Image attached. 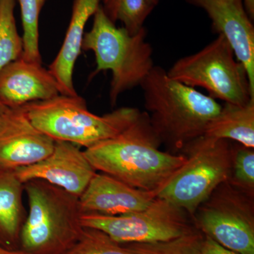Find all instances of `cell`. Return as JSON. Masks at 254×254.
Wrapping results in <instances>:
<instances>
[{"label": "cell", "instance_id": "6da1fadb", "mask_svg": "<svg viewBox=\"0 0 254 254\" xmlns=\"http://www.w3.org/2000/svg\"><path fill=\"white\" fill-rule=\"evenodd\" d=\"M146 112L125 131L84 150L96 171L134 188L158 191L186 160L183 153L162 151Z\"/></svg>", "mask_w": 254, "mask_h": 254}, {"label": "cell", "instance_id": "7a4b0ae2", "mask_svg": "<svg viewBox=\"0 0 254 254\" xmlns=\"http://www.w3.org/2000/svg\"><path fill=\"white\" fill-rule=\"evenodd\" d=\"M140 86L151 126L174 154L203 136L221 109L216 100L170 78L161 66H154Z\"/></svg>", "mask_w": 254, "mask_h": 254}, {"label": "cell", "instance_id": "3957f363", "mask_svg": "<svg viewBox=\"0 0 254 254\" xmlns=\"http://www.w3.org/2000/svg\"><path fill=\"white\" fill-rule=\"evenodd\" d=\"M93 16L91 29L83 36L81 50L95 54L96 68L90 79L100 71H111L110 101L115 106L122 93L141 86L154 67L153 48L146 41L145 27L130 34L125 28L117 27L101 6Z\"/></svg>", "mask_w": 254, "mask_h": 254}, {"label": "cell", "instance_id": "277c9868", "mask_svg": "<svg viewBox=\"0 0 254 254\" xmlns=\"http://www.w3.org/2000/svg\"><path fill=\"white\" fill-rule=\"evenodd\" d=\"M21 108L36 128L55 141L69 142L86 149L125 131L141 113L124 107L98 116L88 110L79 95H59Z\"/></svg>", "mask_w": 254, "mask_h": 254}, {"label": "cell", "instance_id": "5b68a950", "mask_svg": "<svg viewBox=\"0 0 254 254\" xmlns=\"http://www.w3.org/2000/svg\"><path fill=\"white\" fill-rule=\"evenodd\" d=\"M28 212L21 230L22 250L31 254H62L81 235L79 197L41 180L24 183Z\"/></svg>", "mask_w": 254, "mask_h": 254}, {"label": "cell", "instance_id": "8992f818", "mask_svg": "<svg viewBox=\"0 0 254 254\" xmlns=\"http://www.w3.org/2000/svg\"><path fill=\"white\" fill-rule=\"evenodd\" d=\"M233 147L230 141L206 136L190 142L181 153L186 160L157 191L193 218L197 208L231 173Z\"/></svg>", "mask_w": 254, "mask_h": 254}, {"label": "cell", "instance_id": "52a82bcc", "mask_svg": "<svg viewBox=\"0 0 254 254\" xmlns=\"http://www.w3.org/2000/svg\"><path fill=\"white\" fill-rule=\"evenodd\" d=\"M167 73L187 86L204 88L215 100L235 105L254 100L247 70L221 35L200 51L177 60Z\"/></svg>", "mask_w": 254, "mask_h": 254}, {"label": "cell", "instance_id": "ba28073f", "mask_svg": "<svg viewBox=\"0 0 254 254\" xmlns=\"http://www.w3.org/2000/svg\"><path fill=\"white\" fill-rule=\"evenodd\" d=\"M192 220L205 236L222 247L241 254H254V196L228 180L198 206Z\"/></svg>", "mask_w": 254, "mask_h": 254}, {"label": "cell", "instance_id": "9c48e42d", "mask_svg": "<svg viewBox=\"0 0 254 254\" xmlns=\"http://www.w3.org/2000/svg\"><path fill=\"white\" fill-rule=\"evenodd\" d=\"M183 209L156 197L148 207L120 215L82 214V227L98 229L122 245L173 240L195 228Z\"/></svg>", "mask_w": 254, "mask_h": 254}, {"label": "cell", "instance_id": "30bf717a", "mask_svg": "<svg viewBox=\"0 0 254 254\" xmlns=\"http://www.w3.org/2000/svg\"><path fill=\"white\" fill-rule=\"evenodd\" d=\"M55 145L21 108H8L0 117V168L15 170L34 165L49 156Z\"/></svg>", "mask_w": 254, "mask_h": 254}, {"label": "cell", "instance_id": "8fae6325", "mask_svg": "<svg viewBox=\"0 0 254 254\" xmlns=\"http://www.w3.org/2000/svg\"><path fill=\"white\" fill-rule=\"evenodd\" d=\"M15 173L23 184L43 180L80 197L97 171L78 145L56 141L49 156L34 165L16 169Z\"/></svg>", "mask_w": 254, "mask_h": 254}, {"label": "cell", "instance_id": "7c38bea8", "mask_svg": "<svg viewBox=\"0 0 254 254\" xmlns=\"http://www.w3.org/2000/svg\"><path fill=\"white\" fill-rule=\"evenodd\" d=\"M204 10L213 33L225 37L248 73L254 91V27L244 0H184Z\"/></svg>", "mask_w": 254, "mask_h": 254}, {"label": "cell", "instance_id": "4fadbf2b", "mask_svg": "<svg viewBox=\"0 0 254 254\" xmlns=\"http://www.w3.org/2000/svg\"><path fill=\"white\" fill-rule=\"evenodd\" d=\"M156 198V192L134 188L104 173H97L79 197L82 214L120 215L138 211Z\"/></svg>", "mask_w": 254, "mask_h": 254}, {"label": "cell", "instance_id": "5bb4252c", "mask_svg": "<svg viewBox=\"0 0 254 254\" xmlns=\"http://www.w3.org/2000/svg\"><path fill=\"white\" fill-rule=\"evenodd\" d=\"M59 95L56 80L42 64L21 58L0 71V102L8 108H21Z\"/></svg>", "mask_w": 254, "mask_h": 254}, {"label": "cell", "instance_id": "9a60e30c", "mask_svg": "<svg viewBox=\"0 0 254 254\" xmlns=\"http://www.w3.org/2000/svg\"><path fill=\"white\" fill-rule=\"evenodd\" d=\"M100 2L101 0H73L71 19L63 46L48 69L58 83L60 95H78L73 86V68L81 52L86 23L96 12Z\"/></svg>", "mask_w": 254, "mask_h": 254}, {"label": "cell", "instance_id": "2e32d148", "mask_svg": "<svg viewBox=\"0 0 254 254\" xmlns=\"http://www.w3.org/2000/svg\"><path fill=\"white\" fill-rule=\"evenodd\" d=\"M23 192L24 184L15 170L0 168V240L8 244L20 239L27 216Z\"/></svg>", "mask_w": 254, "mask_h": 254}, {"label": "cell", "instance_id": "e0dca14e", "mask_svg": "<svg viewBox=\"0 0 254 254\" xmlns=\"http://www.w3.org/2000/svg\"><path fill=\"white\" fill-rule=\"evenodd\" d=\"M204 136L254 148V100L245 105L224 103L209 123Z\"/></svg>", "mask_w": 254, "mask_h": 254}, {"label": "cell", "instance_id": "ac0fdd59", "mask_svg": "<svg viewBox=\"0 0 254 254\" xmlns=\"http://www.w3.org/2000/svg\"><path fill=\"white\" fill-rule=\"evenodd\" d=\"M102 9L107 17L116 24L120 21L130 34L144 27L146 18L154 8L146 0H101Z\"/></svg>", "mask_w": 254, "mask_h": 254}, {"label": "cell", "instance_id": "d6986e66", "mask_svg": "<svg viewBox=\"0 0 254 254\" xmlns=\"http://www.w3.org/2000/svg\"><path fill=\"white\" fill-rule=\"evenodd\" d=\"M16 0H0V71L22 57L23 39L14 16Z\"/></svg>", "mask_w": 254, "mask_h": 254}, {"label": "cell", "instance_id": "ffe728a7", "mask_svg": "<svg viewBox=\"0 0 254 254\" xmlns=\"http://www.w3.org/2000/svg\"><path fill=\"white\" fill-rule=\"evenodd\" d=\"M23 26V55L21 58L42 64L39 49V16L47 0H18Z\"/></svg>", "mask_w": 254, "mask_h": 254}, {"label": "cell", "instance_id": "44dd1931", "mask_svg": "<svg viewBox=\"0 0 254 254\" xmlns=\"http://www.w3.org/2000/svg\"><path fill=\"white\" fill-rule=\"evenodd\" d=\"M203 238L204 235L195 227L188 233L165 242L124 245L136 254H201Z\"/></svg>", "mask_w": 254, "mask_h": 254}, {"label": "cell", "instance_id": "7402d4cb", "mask_svg": "<svg viewBox=\"0 0 254 254\" xmlns=\"http://www.w3.org/2000/svg\"><path fill=\"white\" fill-rule=\"evenodd\" d=\"M62 254H136L98 229L83 227L78 240Z\"/></svg>", "mask_w": 254, "mask_h": 254}, {"label": "cell", "instance_id": "603a6c76", "mask_svg": "<svg viewBox=\"0 0 254 254\" xmlns=\"http://www.w3.org/2000/svg\"><path fill=\"white\" fill-rule=\"evenodd\" d=\"M228 181L239 190L254 196V148L240 144L233 147L231 173Z\"/></svg>", "mask_w": 254, "mask_h": 254}, {"label": "cell", "instance_id": "cb8c5ba5", "mask_svg": "<svg viewBox=\"0 0 254 254\" xmlns=\"http://www.w3.org/2000/svg\"><path fill=\"white\" fill-rule=\"evenodd\" d=\"M201 254H241L222 247L209 237L205 236L202 243Z\"/></svg>", "mask_w": 254, "mask_h": 254}, {"label": "cell", "instance_id": "d4e9b609", "mask_svg": "<svg viewBox=\"0 0 254 254\" xmlns=\"http://www.w3.org/2000/svg\"><path fill=\"white\" fill-rule=\"evenodd\" d=\"M246 9L252 20L254 19V0H244Z\"/></svg>", "mask_w": 254, "mask_h": 254}, {"label": "cell", "instance_id": "484cf974", "mask_svg": "<svg viewBox=\"0 0 254 254\" xmlns=\"http://www.w3.org/2000/svg\"><path fill=\"white\" fill-rule=\"evenodd\" d=\"M0 254H31L28 252L21 250H7L4 247L0 246Z\"/></svg>", "mask_w": 254, "mask_h": 254}, {"label": "cell", "instance_id": "4316f807", "mask_svg": "<svg viewBox=\"0 0 254 254\" xmlns=\"http://www.w3.org/2000/svg\"><path fill=\"white\" fill-rule=\"evenodd\" d=\"M146 1L152 7L155 8L159 4L160 0H146Z\"/></svg>", "mask_w": 254, "mask_h": 254}, {"label": "cell", "instance_id": "83f0119b", "mask_svg": "<svg viewBox=\"0 0 254 254\" xmlns=\"http://www.w3.org/2000/svg\"><path fill=\"white\" fill-rule=\"evenodd\" d=\"M8 110L7 107L5 106L0 102V117L3 115Z\"/></svg>", "mask_w": 254, "mask_h": 254}]
</instances>
